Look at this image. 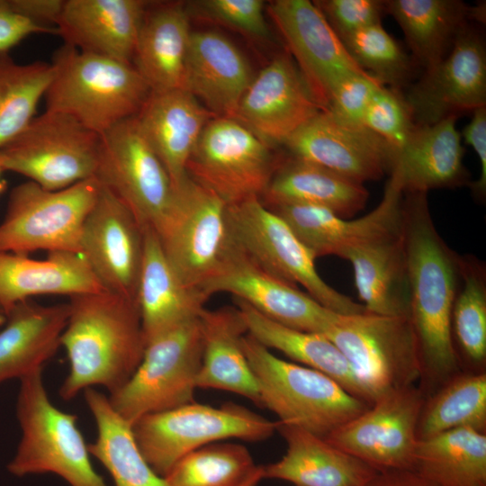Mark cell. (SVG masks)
Here are the masks:
<instances>
[{"mask_svg": "<svg viewBox=\"0 0 486 486\" xmlns=\"http://www.w3.org/2000/svg\"><path fill=\"white\" fill-rule=\"evenodd\" d=\"M456 119L449 116L433 124L416 125L391 171L399 175L403 193L470 185Z\"/></svg>", "mask_w": 486, "mask_h": 486, "instance_id": "26", "label": "cell"}, {"mask_svg": "<svg viewBox=\"0 0 486 486\" xmlns=\"http://www.w3.org/2000/svg\"><path fill=\"white\" fill-rule=\"evenodd\" d=\"M254 76L248 60L226 36L213 31L192 32L183 89L213 115L234 118Z\"/></svg>", "mask_w": 486, "mask_h": 486, "instance_id": "24", "label": "cell"}, {"mask_svg": "<svg viewBox=\"0 0 486 486\" xmlns=\"http://www.w3.org/2000/svg\"><path fill=\"white\" fill-rule=\"evenodd\" d=\"M105 291L84 257L50 252L44 259L0 252V305L8 313L19 302L37 295L69 297Z\"/></svg>", "mask_w": 486, "mask_h": 486, "instance_id": "29", "label": "cell"}, {"mask_svg": "<svg viewBox=\"0 0 486 486\" xmlns=\"http://www.w3.org/2000/svg\"><path fill=\"white\" fill-rule=\"evenodd\" d=\"M324 335L348 361L370 404L389 392L415 385L423 374L409 317L340 314Z\"/></svg>", "mask_w": 486, "mask_h": 486, "instance_id": "10", "label": "cell"}, {"mask_svg": "<svg viewBox=\"0 0 486 486\" xmlns=\"http://www.w3.org/2000/svg\"><path fill=\"white\" fill-rule=\"evenodd\" d=\"M257 467L244 446L213 443L184 455L163 478L166 486H240Z\"/></svg>", "mask_w": 486, "mask_h": 486, "instance_id": "42", "label": "cell"}, {"mask_svg": "<svg viewBox=\"0 0 486 486\" xmlns=\"http://www.w3.org/2000/svg\"><path fill=\"white\" fill-rule=\"evenodd\" d=\"M366 486H436L412 470L378 472Z\"/></svg>", "mask_w": 486, "mask_h": 486, "instance_id": "51", "label": "cell"}, {"mask_svg": "<svg viewBox=\"0 0 486 486\" xmlns=\"http://www.w3.org/2000/svg\"><path fill=\"white\" fill-rule=\"evenodd\" d=\"M184 4H163L146 12L132 65L151 91L183 89L192 31Z\"/></svg>", "mask_w": 486, "mask_h": 486, "instance_id": "33", "label": "cell"}, {"mask_svg": "<svg viewBox=\"0 0 486 486\" xmlns=\"http://www.w3.org/2000/svg\"><path fill=\"white\" fill-rule=\"evenodd\" d=\"M341 41L356 63L382 86L400 91L411 85L418 66L382 23L359 30Z\"/></svg>", "mask_w": 486, "mask_h": 486, "instance_id": "43", "label": "cell"}, {"mask_svg": "<svg viewBox=\"0 0 486 486\" xmlns=\"http://www.w3.org/2000/svg\"><path fill=\"white\" fill-rule=\"evenodd\" d=\"M276 431L286 443L278 461L263 466L264 479L286 481L294 486H366L378 472L325 438L277 421Z\"/></svg>", "mask_w": 486, "mask_h": 486, "instance_id": "27", "label": "cell"}, {"mask_svg": "<svg viewBox=\"0 0 486 486\" xmlns=\"http://www.w3.org/2000/svg\"><path fill=\"white\" fill-rule=\"evenodd\" d=\"M268 14L322 110L340 79L351 73H366L351 58L314 2L277 0L269 4Z\"/></svg>", "mask_w": 486, "mask_h": 486, "instance_id": "21", "label": "cell"}, {"mask_svg": "<svg viewBox=\"0 0 486 486\" xmlns=\"http://www.w3.org/2000/svg\"><path fill=\"white\" fill-rule=\"evenodd\" d=\"M4 172L5 171L2 166L1 159H0V194H2L5 190V187H6V181L3 177V175Z\"/></svg>", "mask_w": 486, "mask_h": 486, "instance_id": "53", "label": "cell"}, {"mask_svg": "<svg viewBox=\"0 0 486 486\" xmlns=\"http://www.w3.org/2000/svg\"><path fill=\"white\" fill-rule=\"evenodd\" d=\"M201 292L207 300L217 292L231 293L265 317L308 332L325 334L340 315L261 267L238 247Z\"/></svg>", "mask_w": 486, "mask_h": 486, "instance_id": "20", "label": "cell"}, {"mask_svg": "<svg viewBox=\"0 0 486 486\" xmlns=\"http://www.w3.org/2000/svg\"><path fill=\"white\" fill-rule=\"evenodd\" d=\"M50 64L46 111L67 114L100 135L135 117L151 93L132 64L66 44Z\"/></svg>", "mask_w": 486, "mask_h": 486, "instance_id": "3", "label": "cell"}, {"mask_svg": "<svg viewBox=\"0 0 486 486\" xmlns=\"http://www.w3.org/2000/svg\"><path fill=\"white\" fill-rule=\"evenodd\" d=\"M16 417L22 436L7 464L17 477L53 473L69 486H109L96 472L77 417L57 408L46 391L42 369L20 379Z\"/></svg>", "mask_w": 486, "mask_h": 486, "instance_id": "5", "label": "cell"}, {"mask_svg": "<svg viewBox=\"0 0 486 486\" xmlns=\"http://www.w3.org/2000/svg\"><path fill=\"white\" fill-rule=\"evenodd\" d=\"M385 12L398 22L423 70L441 61L460 32L470 23L485 21V4L460 0H384Z\"/></svg>", "mask_w": 486, "mask_h": 486, "instance_id": "32", "label": "cell"}, {"mask_svg": "<svg viewBox=\"0 0 486 486\" xmlns=\"http://www.w3.org/2000/svg\"><path fill=\"white\" fill-rule=\"evenodd\" d=\"M7 318V313L4 310V308L0 305V328L4 326L5 323Z\"/></svg>", "mask_w": 486, "mask_h": 486, "instance_id": "54", "label": "cell"}, {"mask_svg": "<svg viewBox=\"0 0 486 486\" xmlns=\"http://www.w3.org/2000/svg\"><path fill=\"white\" fill-rule=\"evenodd\" d=\"M101 136L95 178L128 207L144 229L158 232L176 195L167 171L143 138L135 117Z\"/></svg>", "mask_w": 486, "mask_h": 486, "instance_id": "14", "label": "cell"}, {"mask_svg": "<svg viewBox=\"0 0 486 486\" xmlns=\"http://www.w3.org/2000/svg\"><path fill=\"white\" fill-rule=\"evenodd\" d=\"M261 197L268 208L309 204L326 208L347 219L364 208L369 193L363 184L292 157L277 166Z\"/></svg>", "mask_w": 486, "mask_h": 486, "instance_id": "35", "label": "cell"}, {"mask_svg": "<svg viewBox=\"0 0 486 486\" xmlns=\"http://www.w3.org/2000/svg\"><path fill=\"white\" fill-rule=\"evenodd\" d=\"M101 142L100 134L76 119L45 111L0 149V159L5 172L58 191L95 178Z\"/></svg>", "mask_w": 486, "mask_h": 486, "instance_id": "12", "label": "cell"}, {"mask_svg": "<svg viewBox=\"0 0 486 486\" xmlns=\"http://www.w3.org/2000/svg\"><path fill=\"white\" fill-rule=\"evenodd\" d=\"M428 194L404 193L402 238L409 280V320L423 373L443 379L458 368L451 335V315L460 281V255L438 233Z\"/></svg>", "mask_w": 486, "mask_h": 486, "instance_id": "1", "label": "cell"}, {"mask_svg": "<svg viewBox=\"0 0 486 486\" xmlns=\"http://www.w3.org/2000/svg\"><path fill=\"white\" fill-rule=\"evenodd\" d=\"M84 397L97 431L89 454L110 472L114 486H166L140 452L131 424L114 410L108 396L89 388Z\"/></svg>", "mask_w": 486, "mask_h": 486, "instance_id": "37", "label": "cell"}, {"mask_svg": "<svg viewBox=\"0 0 486 486\" xmlns=\"http://www.w3.org/2000/svg\"><path fill=\"white\" fill-rule=\"evenodd\" d=\"M69 304L27 300L7 313L0 328V383L42 369L60 346Z\"/></svg>", "mask_w": 486, "mask_h": 486, "instance_id": "31", "label": "cell"}, {"mask_svg": "<svg viewBox=\"0 0 486 486\" xmlns=\"http://www.w3.org/2000/svg\"><path fill=\"white\" fill-rule=\"evenodd\" d=\"M292 157L363 184L391 173L396 151L362 124L322 110L284 143Z\"/></svg>", "mask_w": 486, "mask_h": 486, "instance_id": "18", "label": "cell"}, {"mask_svg": "<svg viewBox=\"0 0 486 486\" xmlns=\"http://www.w3.org/2000/svg\"><path fill=\"white\" fill-rule=\"evenodd\" d=\"M264 479L263 466H258L254 473L240 486H256Z\"/></svg>", "mask_w": 486, "mask_h": 486, "instance_id": "52", "label": "cell"}, {"mask_svg": "<svg viewBox=\"0 0 486 486\" xmlns=\"http://www.w3.org/2000/svg\"><path fill=\"white\" fill-rule=\"evenodd\" d=\"M261 0H202L190 4L188 14L224 24L248 36L266 39L270 35Z\"/></svg>", "mask_w": 486, "mask_h": 486, "instance_id": "45", "label": "cell"}, {"mask_svg": "<svg viewBox=\"0 0 486 486\" xmlns=\"http://www.w3.org/2000/svg\"><path fill=\"white\" fill-rule=\"evenodd\" d=\"M38 33L58 34V31L23 17L14 9L10 0H0V53H8L27 37Z\"/></svg>", "mask_w": 486, "mask_h": 486, "instance_id": "48", "label": "cell"}, {"mask_svg": "<svg viewBox=\"0 0 486 486\" xmlns=\"http://www.w3.org/2000/svg\"><path fill=\"white\" fill-rule=\"evenodd\" d=\"M213 117L182 88L151 91L135 116L140 133L162 162L175 189L188 177L187 162Z\"/></svg>", "mask_w": 486, "mask_h": 486, "instance_id": "25", "label": "cell"}, {"mask_svg": "<svg viewBox=\"0 0 486 486\" xmlns=\"http://www.w3.org/2000/svg\"><path fill=\"white\" fill-rule=\"evenodd\" d=\"M69 298L60 338L69 371L59 396L68 400L96 386L114 393L134 374L146 346L137 302L106 291Z\"/></svg>", "mask_w": 486, "mask_h": 486, "instance_id": "2", "label": "cell"}, {"mask_svg": "<svg viewBox=\"0 0 486 486\" xmlns=\"http://www.w3.org/2000/svg\"><path fill=\"white\" fill-rule=\"evenodd\" d=\"M402 201V184L393 171L379 204L357 219H344L326 208L309 204H281L269 209L288 224L315 258H343L350 250L400 234Z\"/></svg>", "mask_w": 486, "mask_h": 486, "instance_id": "19", "label": "cell"}, {"mask_svg": "<svg viewBox=\"0 0 486 486\" xmlns=\"http://www.w3.org/2000/svg\"><path fill=\"white\" fill-rule=\"evenodd\" d=\"M52 76L50 63L18 64L8 53H0V149L34 119Z\"/></svg>", "mask_w": 486, "mask_h": 486, "instance_id": "39", "label": "cell"}, {"mask_svg": "<svg viewBox=\"0 0 486 486\" xmlns=\"http://www.w3.org/2000/svg\"><path fill=\"white\" fill-rule=\"evenodd\" d=\"M452 341L472 364L486 358V265L472 255H460V281L451 315Z\"/></svg>", "mask_w": 486, "mask_h": 486, "instance_id": "40", "label": "cell"}, {"mask_svg": "<svg viewBox=\"0 0 486 486\" xmlns=\"http://www.w3.org/2000/svg\"><path fill=\"white\" fill-rule=\"evenodd\" d=\"M228 211L236 244L261 267L295 286L302 285L310 296L336 313L365 312L363 304L338 292L322 279L310 250L260 198L228 205Z\"/></svg>", "mask_w": 486, "mask_h": 486, "instance_id": "11", "label": "cell"}, {"mask_svg": "<svg viewBox=\"0 0 486 486\" xmlns=\"http://www.w3.org/2000/svg\"><path fill=\"white\" fill-rule=\"evenodd\" d=\"M207 301L199 291L183 282L167 259L158 233L146 228L136 297L145 343L198 317Z\"/></svg>", "mask_w": 486, "mask_h": 486, "instance_id": "28", "label": "cell"}, {"mask_svg": "<svg viewBox=\"0 0 486 486\" xmlns=\"http://www.w3.org/2000/svg\"><path fill=\"white\" fill-rule=\"evenodd\" d=\"M468 124L464 128L461 137L470 145L480 161V176L469 185L476 200H485L486 195V106L474 110Z\"/></svg>", "mask_w": 486, "mask_h": 486, "instance_id": "49", "label": "cell"}, {"mask_svg": "<svg viewBox=\"0 0 486 486\" xmlns=\"http://www.w3.org/2000/svg\"><path fill=\"white\" fill-rule=\"evenodd\" d=\"M148 2L66 0L55 25L64 44L132 64Z\"/></svg>", "mask_w": 486, "mask_h": 486, "instance_id": "23", "label": "cell"}, {"mask_svg": "<svg viewBox=\"0 0 486 486\" xmlns=\"http://www.w3.org/2000/svg\"><path fill=\"white\" fill-rule=\"evenodd\" d=\"M381 86L367 73L348 74L332 88L325 111L342 121L363 125L366 108Z\"/></svg>", "mask_w": 486, "mask_h": 486, "instance_id": "47", "label": "cell"}, {"mask_svg": "<svg viewBox=\"0 0 486 486\" xmlns=\"http://www.w3.org/2000/svg\"><path fill=\"white\" fill-rule=\"evenodd\" d=\"M343 258L353 267L367 313L409 316L410 280L402 232L350 250Z\"/></svg>", "mask_w": 486, "mask_h": 486, "instance_id": "34", "label": "cell"}, {"mask_svg": "<svg viewBox=\"0 0 486 486\" xmlns=\"http://www.w3.org/2000/svg\"><path fill=\"white\" fill-rule=\"evenodd\" d=\"M242 346L258 383L261 407L280 423L325 438L371 405L328 375L279 358L248 333Z\"/></svg>", "mask_w": 486, "mask_h": 486, "instance_id": "4", "label": "cell"}, {"mask_svg": "<svg viewBox=\"0 0 486 486\" xmlns=\"http://www.w3.org/2000/svg\"><path fill=\"white\" fill-rule=\"evenodd\" d=\"M270 147L235 118L215 116L204 127L186 173L228 205L260 198L278 166Z\"/></svg>", "mask_w": 486, "mask_h": 486, "instance_id": "13", "label": "cell"}, {"mask_svg": "<svg viewBox=\"0 0 486 486\" xmlns=\"http://www.w3.org/2000/svg\"><path fill=\"white\" fill-rule=\"evenodd\" d=\"M486 374L454 378L424 406L418 425V439L461 428L484 432Z\"/></svg>", "mask_w": 486, "mask_h": 486, "instance_id": "41", "label": "cell"}, {"mask_svg": "<svg viewBox=\"0 0 486 486\" xmlns=\"http://www.w3.org/2000/svg\"><path fill=\"white\" fill-rule=\"evenodd\" d=\"M100 190L96 178L50 191L27 181L14 187L0 222V252L80 255L85 220Z\"/></svg>", "mask_w": 486, "mask_h": 486, "instance_id": "7", "label": "cell"}, {"mask_svg": "<svg viewBox=\"0 0 486 486\" xmlns=\"http://www.w3.org/2000/svg\"><path fill=\"white\" fill-rule=\"evenodd\" d=\"M175 190L173 207L157 233L176 274L201 292L238 248L228 204L189 176Z\"/></svg>", "mask_w": 486, "mask_h": 486, "instance_id": "9", "label": "cell"}, {"mask_svg": "<svg viewBox=\"0 0 486 486\" xmlns=\"http://www.w3.org/2000/svg\"><path fill=\"white\" fill-rule=\"evenodd\" d=\"M362 123L385 140L397 156L417 125L401 92L383 86L374 92Z\"/></svg>", "mask_w": 486, "mask_h": 486, "instance_id": "44", "label": "cell"}, {"mask_svg": "<svg viewBox=\"0 0 486 486\" xmlns=\"http://www.w3.org/2000/svg\"><path fill=\"white\" fill-rule=\"evenodd\" d=\"M424 404L415 385L389 392L325 439L378 472L414 471L418 425Z\"/></svg>", "mask_w": 486, "mask_h": 486, "instance_id": "15", "label": "cell"}, {"mask_svg": "<svg viewBox=\"0 0 486 486\" xmlns=\"http://www.w3.org/2000/svg\"><path fill=\"white\" fill-rule=\"evenodd\" d=\"M414 471L436 486H486V435L461 428L418 439Z\"/></svg>", "mask_w": 486, "mask_h": 486, "instance_id": "38", "label": "cell"}, {"mask_svg": "<svg viewBox=\"0 0 486 486\" xmlns=\"http://www.w3.org/2000/svg\"><path fill=\"white\" fill-rule=\"evenodd\" d=\"M235 300L248 333L259 343L328 375L349 393L369 403L348 361L324 334L286 327L265 317L248 303Z\"/></svg>", "mask_w": 486, "mask_h": 486, "instance_id": "36", "label": "cell"}, {"mask_svg": "<svg viewBox=\"0 0 486 486\" xmlns=\"http://www.w3.org/2000/svg\"><path fill=\"white\" fill-rule=\"evenodd\" d=\"M404 98L417 125L486 106V47L479 29L468 24L448 54L425 69Z\"/></svg>", "mask_w": 486, "mask_h": 486, "instance_id": "16", "label": "cell"}, {"mask_svg": "<svg viewBox=\"0 0 486 486\" xmlns=\"http://www.w3.org/2000/svg\"><path fill=\"white\" fill-rule=\"evenodd\" d=\"M14 9L23 17L41 25L56 24L63 9V0H10Z\"/></svg>", "mask_w": 486, "mask_h": 486, "instance_id": "50", "label": "cell"}, {"mask_svg": "<svg viewBox=\"0 0 486 486\" xmlns=\"http://www.w3.org/2000/svg\"><path fill=\"white\" fill-rule=\"evenodd\" d=\"M144 231L128 207L100 184L83 226L80 255L106 292L136 302Z\"/></svg>", "mask_w": 486, "mask_h": 486, "instance_id": "17", "label": "cell"}, {"mask_svg": "<svg viewBox=\"0 0 486 486\" xmlns=\"http://www.w3.org/2000/svg\"><path fill=\"white\" fill-rule=\"evenodd\" d=\"M202 357L196 387L230 392L261 407L259 387L242 339L248 333L237 307L202 310Z\"/></svg>", "mask_w": 486, "mask_h": 486, "instance_id": "30", "label": "cell"}, {"mask_svg": "<svg viewBox=\"0 0 486 486\" xmlns=\"http://www.w3.org/2000/svg\"><path fill=\"white\" fill-rule=\"evenodd\" d=\"M277 428L234 403L212 407L195 400L145 415L131 424L135 440L150 467L161 477L184 455L228 438L261 441Z\"/></svg>", "mask_w": 486, "mask_h": 486, "instance_id": "6", "label": "cell"}, {"mask_svg": "<svg viewBox=\"0 0 486 486\" xmlns=\"http://www.w3.org/2000/svg\"><path fill=\"white\" fill-rule=\"evenodd\" d=\"M202 347L199 316L148 340L134 374L108 396L114 410L132 424L145 415L194 401Z\"/></svg>", "mask_w": 486, "mask_h": 486, "instance_id": "8", "label": "cell"}, {"mask_svg": "<svg viewBox=\"0 0 486 486\" xmlns=\"http://www.w3.org/2000/svg\"><path fill=\"white\" fill-rule=\"evenodd\" d=\"M322 111L292 58H274L242 96L234 118L269 144H283Z\"/></svg>", "mask_w": 486, "mask_h": 486, "instance_id": "22", "label": "cell"}, {"mask_svg": "<svg viewBox=\"0 0 486 486\" xmlns=\"http://www.w3.org/2000/svg\"><path fill=\"white\" fill-rule=\"evenodd\" d=\"M314 4L340 40L382 23L386 14L384 0H320Z\"/></svg>", "mask_w": 486, "mask_h": 486, "instance_id": "46", "label": "cell"}]
</instances>
